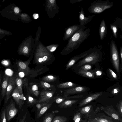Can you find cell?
Instances as JSON below:
<instances>
[{
	"mask_svg": "<svg viewBox=\"0 0 122 122\" xmlns=\"http://www.w3.org/2000/svg\"><path fill=\"white\" fill-rule=\"evenodd\" d=\"M79 29V25L78 24H75L66 28L64 34L63 40L64 41L68 40Z\"/></svg>",
	"mask_w": 122,
	"mask_h": 122,
	"instance_id": "obj_9",
	"label": "cell"
},
{
	"mask_svg": "<svg viewBox=\"0 0 122 122\" xmlns=\"http://www.w3.org/2000/svg\"><path fill=\"white\" fill-rule=\"evenodd\" d=\"M1 63L2 64L5 66H8L10 65V61L7 60H3L1 62Z\"/></svg>",
	"mask_w": 122,
	"mask_h": 122,
	"instance_id": "obj_38",
	"label": "cell"
},
{
	"mask_svg": "<svg viewBox=\"0 0 122 122\" xmlns=\"http://www.w3.org/2000/svg\"><path fill=\"white\" fill-rule=\"evenodd\" d=\"M88 88L85 86H78L70 88L65 90L63 97H67L73 94L84 92Z\"/></svg>",
	"mask_w": 122,
	"mask_h": 122,
	"instance_id": "obj_11",
	"label": "cell"
},
{
	"mask_svg": "<svg viewBox=\"0 0 122 122\" xmlns=\"http://www.w3.org/2000/svg\"><path fill=\"white\" fill-rule=\"evenodd\" d=\"M77 73L81 76L86 78H92L95 77V72L93 71H85L79 69Z\"/></svg>",
	"mask_w": 122,
	"mask_h": 122,
	"instance_id": "obj_19",
	"label": "cell"
},
{
	"mask_svg": "<svg viewBox=\"0 0 122 122\" xmlns=\"http://www.w3.org/2000/svg\"><path fill=\"white\" fill-rule=\"evenodd\" d=\"M102 94V92H99L88 96L80 102L79 104V107H82L89 103L92 101L97 98Z\"/></svg>",
	"mask_w": 122,
	"mask_h": 122,
	"instance_id": "obj_13",
	"label": "cell"
},
{
	"mask_svg": "<svg viewBox=\"0 0 122 122\" xmlns=\"http://www.w3.org/2000/svg\"><path fill=\"white\" fill-rule=\"evenodd\" d=\"M120 55L121 63V70L122 71V46L121 47L120 49Z\"/></svg>",
	"mask_w": 122,
	"mask_h": 122,
	"instance_id": "obj_44",
	"label": "cell"
},
{
	"mask_svg": "<svg viewBox=\"0 0 122 122\" xmlns=\"http://www.w3.org/2000/svg\"><path fill=\"white\" fill-rule=\"evenodd\" d=\"M55 116V114L54 113H51L48 114L45 117L42 122H51Z\"/></svg>",
	"mask_w": 122,
	"mask_h": 122,
	"instance_id": "obj_31",
	"label": "cell"
},
{
	"mask_svg": "<svg viewBox=\"0 0 122 122\" xmlns=\"http://www.w3.org/2000/svg\"><path fill=\"white\" fill-rule=\"evenodd\" d=\"M109 70L112 76L114 78L116 79L117 76L116 74L111 69H109Z\"/></svg>",
	"mask_w": 122,
	"mask_h": 122,
	"instance_id": "obj_41",
	"label": "cell"
},
{
	"mask_svg": "<svg viewBox=\"0 0 122 122\" xmlns=\"http://www.w3.org/2000/svg\"><path fill=\"white\" fill-rule=\"evenodd\" d=\"M90 30L89 28L85 30L80 28L78 31L69 39L66 45L60 53L62 55H66L78 49L80 45L89 36Z\"/></svg>",
	"mask_w": 122,
	"mask_h": 122,
	"instance_id": "obj_1",
	"label": "cell"
},
{
	"mask_svg": "<svg viewBox=\"0 0 122 122\" xmlns=\"http://www.w3.org/2000/svg\"><path fill=\"white\" fill-rule=\"evenodd\" d=\"M20 92L16 86L12 93V96L15 102L18 105L20 103Z\"/></svg>",
	"mask_w": 122,
	"mask_h": 122,
	"instance_id": "obj_23",
	"label": "cell"
},
{
	"mask_svg": "<svg viewBox=\"0 0 122 122\" xmlns=\"http://www.w3.org/2000/svg\"><path fill=\"white\" fill-rule=\"evenodd\" d=\"M113 5V2L107 1L96 0L91 3L88 11L91 13H99L111 8Z\"/></svg>",
	"mask_w": 122,
	"mask_h": 122,
	"instance_id": "obj_3",
	"label": "cell"
},
{
	"mask_svg": "<svg viewBox=\"0 0 122 122\" xmlns=\"http://www.w3.org/2000/svg\"><path fill=\"white\" fill-rule=\"evenodd\" d=\"M83 97L82 95H76L71 96L62 97L57 96L54 97L56 102L60 104L63 102L69 99L74 98H80Z\"/></svg>",
	"mask_w": 122,
	"mask_h": 122,
	"instance_id": "obj_17",
	"label": "cell"
},
{
	"mask_svg": "<svg viewBox=\"0 0 122 122\" xmlns=\"http://www.w3.org/2000/svg\"><path fill=\"white\" fill-rule=\"evenodd\" d=\"M7 120L6 117L5 109L2 110L0 118V122H7Z\"/></svg>",
	"mask_w": 122,
	"mask_h": 122,
	"instance_id": "obj_34",
	"label": "cell"
},
{
	"mask_svg": "<svg viewBox=\"0 0 122 122\" xmlns=\"http://www.w3.org/2000/svg\"><path fill=\"white\" fill-rule=\"evenodd\" d=\"M92 68V66L90 64H86L81 66L79 69L85 71H90Z\"/></svg>",
	"mask_w": 122,
	"mask_h": 122,
	"instance_id": "obj_35",
	"label": "cell"
},
{
	"mask_svg": "<svg viewBox=\"0 0 122 122\" xmlns=\"http://www.w3.org/2000/svg\"><path fill=\"white\" fill-rule=\"evenodd\" d=\"M83 0H71L70 1V2L71 4H74L76 3H78L80 2Z\"/></svg>",
	"mask_w": 122,
	"mask_h": 122,
	"instance_id": "obj_43",
	"label": "cell"
},
{
	"mask_svg": "<svg viewBox=\"0 0 122 122\" xmlns=\"http://www.w3.org/2000/svg\"><path fill=\"white\" fill-rule=\"evenodd\" d=\"M18 76L20 78H22L24 77L27 74L25 72L23 71H20L19 72Z\"/></svg>",
	"mask_w": 122,
	"mask_h": 122,
	"instance_id": "obj_39",
	"label": "cell"
},
{
	"mask_svg": "<svg viewBox=\"0 0 122 122\" xmlns=\"http://www.w3.org/2000/svg\"><path fill=\"white\" fill-rule=\"evenodd\" d=\"M29 62L27 61L23 62L20 61H18L17 64L18 71H24L28 74V73L30 72L28 66Z\"/></svg>",
	"mask_w": 122,
	"mask_h": 122,
	"instance_id": "obj_15",
	"label": "cell"
},
{
	"mask_svg": "<svg viewBox=\"0 0 122 122\" xmlns=\"http://www.w3.org/2000/svg\"><path fill=\"white\" fill-rule=\"evenodd\" d=\"M50 103V101H49L36 104V106L37 111H39L43 107Z\"/></svg>",
	"mask_w": 122,
	"mask_h": 122,
	"instance_id": "obj_32",
	"label": "cell"
},
{
	"mask_svg": "<svg viewBox=\"0 0 122 122\" xmlns=\"http://www.w3.org/2000/svg\"><path fill=\"white\" fill-rule=\"evenodd\" d=\"M24 83V81L21 78L17 75L16 78V86L18 89L20 94H23L22 86Z\"/></svg>",
	"mask_w": 122,
	"mask_h": 122,
	"instance_id": "obj_26",
	"label": "cell"
},
{
	"mask_svg": "<svg viewBox=\"0 0 122 122\" xmlns=\"http://www.w3.org/2000/svg\"><path fill=\"white\" fill-rule=\"evenodd\" d=\"M112 30L114 37L117 38V28L114 25H111L110 26Z\"/></svg>",
	"mask_w": 122,
	"mask_h": 122,
	"instance_id": "obj_36",
	"label": "cell"
},
{
	"mask_svg": "<svg viewBox=\"0 0 122 122\" xmlns=\"http://www.w3.org/2000/svg\"><path fill=\"white\" fill-rule=\"evenodd\" d=\"M112 60L113 65L117 72H119V61L117 47L115 41L112 40L110 44Z\"/></svg>",
	"mask_w": 122,
	"mask_h": 122,
	"instance_id": "obj_4",
	"label": "cell"
},
{
	"mask_svg": "<svg viewBox=\"0 0 122 122\" xmlns=\"http://www.w3.org/2000/svg\"><path fill=\"white\" fill-rule=\"evenodd\" d=\"M77 100H65L59 104L61 108H66L71 107L72 105L77 102Z\"/></svg>",
	"mask_w": 122,
	"mask_h": 122,
	"instance_id": "obj_20",
	"label": "cell"
},
{
	"mask_svg": "<svg viewBox=\"0 0 122 122\" xmlns=\"http://www.w3.org/2000/svg\"><path fill=\"white\" fill-rule=\"evenodd\" d=\"M10 78V77L5 74L4 76L0 87V89H1V95L3 99L5 96Z\"/></svg>",
	"mask_w": 122,
	"mask_h": 122,
	"instance_id": "obj_14",
	"label": "cell"
},
{
	"mask_svg": "<svg viewBox=\"0 0 122 122\" xmlns=\"http://www.w3.org/2000/svg\"><path fill=\"white\" fill-rule=\"evenodd\" d=\"M89 52V50H88L80 54L77 55L73 57L66 65L65 70H68L71 68L78 61L87 56Z\"/></svg>",
	"mask_w": 122,
	"mask_h": 122,
	"instance_id": "obj_12",
	"label": "cell"
},
{
	"mask_svg": "<svg viewBox=\"0 0 122 122\" xmlns=\"http://www.w3.org/2000/svg\"><path fill=\"white\" fill-rule=\"evenodd\" d=\"M27 113H26L23 116V118L21 120L20 122H25V120L26 117Z\"/></svg>",
	"mask_w": 122,
	"mask_h": 122,
	"instance_id": "obj_47",
	"label": "cell"
},
{
	"mask_svg": "<svg viewBox=\"0 0 122 122\" xmlns=\"http://www.w3.org/2000/svg\"><path fill=\"white\" fill-rule=\"evenodd\" d=\"M118 91L117 90V89H115L113 90V93H116L118 92Z\"/></svg>",
	"mask_w": 122,
	"mask_h": 122,
	"instance_id": "obj_49",
	"label": "cell"
},
{
	"mask_svg": "<svg viewBox=\"0 0 122 122\" xmlns=\"http://www.w3.org/2000/svg\"><path fill=\"white\" fill-rule=\"evenodd\" d=\"M52 103H50L42 107L38 111L37 117V118H40L51 106Z\"/></svg>",
	"mask_w": 122,
	"mask_h": 122,
	"instance_id": "obj_25",
	"label": "cell"
},
{
	"mask_svg": "<svg viewBox=\"0 0 122 122\" xmlns=\"http://www.w3.org/2000/svg\"><path fill=\"white\" fill-rule=\"evenodd\" d=\"M102 109L109 117L119 122H122V116L115 110L113 107L110 106L105 107H102Z\"/></svg>",
	"mask_w": 122,
	"mask_h": 122,
	"instance_id": "obj_6",
	"label": "cell"
},
{
	"mask_svg": "<svg viewBox=\"0 0 122 122\" xmlns=\"http://www.w3.org/2000/svg\"><path fill=\"white\" fill-rule=\"evenodd\" d=\"M16 76H13L10 77L9 81L7 86L5 94L4 103H7L10 98L11 94L16 87Z\"/></svg>",
	"mask_w": 122,
	"mask_h": 122,
	"instance_id": "obj_8",
	"label": "cell"
},
{
	"mask_svg": "<svg viewBox=\"0 0 122 122\" xmlns=\"http://www.w3.org/2000/svg\"><path fill=\"white\" fill-rule=\"evenodd\" d=\"M102 71L99 70L97 71L96 73V75L98 76H101L102 75Z\"/></svg>",
	"mask_w": 122,
	"mask_h": 122,
	"instance_id": "obj_46",
	"label": "cell"
},
{
	"mask_svg": "<svg viewBox=\"0 0 122 122\" xmlns=\"http://www.w3.org/2000/svg\"><path fill=\"white\" fill-rule=\"evenodd\" d=\"M33 16L35 19H36L38 18V14H34L33 15Z\"/></svg>",
	"mask_w": 122,
	"mask_h": 122,
	"instance_id": "obj_48",
	"label": "cell"
},
{
	"mask_svg": "<svg viewBox=\"0 0 122 122\" xmlns=\"http://www.w3.org/2000/svg\"><path fill=\"white\" fill-rule=\"evenodd\" d=\"M39 86L44 90L54 91L55 86L51 85L47 82L41 81L39 84Z\"/></svg>",
	"mask_w": 122,
	"mask_h": 122,
	"instance_id": "obj_22",
	"label": "cell"
},
{
	"mask_svg": "<svg viewBox=\"0 0 122 122\" xmlns=\"http://www.w3.org/2000/svg\"><path fill=\"white\" fill-rule=\"evenodd\" d=\"M76 85V84L71 82H67L59 84L57 87L60 88L65 89L68 88H72L75 87Z\"/></svg>",
	"mask_w": 122,
	"mask_h": 122,
	"instance_id": "obj_24",
	"label": "cell"
},
{
	"mask_svg": "<svg viewBox=\"0 0 122 122\" xmlns=\"http://www.w3.org/2000/svg\"><path fill=\"white\" fill-rule=\"evenodd\" d=\"M14 12L16 13H18L19 11V8L17 7H15L14 9Z\"/></svg>",
	"mask_w": 122,
	"mask_h": 122,
	"instance_id": "obj_45",
	"label": "cell"
},
{
	"mask_svg": "<svg viewBox=\"0 0 122 122\" xmlns=\"http://www.w3.org/2000/svg\"><path fill=\"white\" fill-rule=\"evenodd\" d=\"M79 13V21L80 23V28H81L84 30L86 28L85 25L91 21L95 15H88L87 17H85L84 15V9L82 7H81V10Z\"/></svg>",
	"mask_w": 122,
	"mask_h": 122,
	"instance_id": "obj_7",
	"label": "cell"
},
{
	"mask_svg": "<svg viewBox=\"0 0 122 122\" xmlns=\"http://www.w3.org/2000/svg\"><path fill=\"white\" fill-rule=\"evenodd\" d=\"M89 50L88 54L77 63V66H81L86 64H94L99 61L100 54L95 46Z\"/></svg>",
	"mask_w": 122,
	"mask_h": 122,
	"instance_id": "obj_2",
	"label": "cell"
},
{
	"mask_svg": "<svg viewBox=\"0 0 122 122\" xmlns=\"http://www.w3.org/2000/svg\"><path fill=\"white\" fill-rule=\"evenodd\" d=\"M92 107V105H89L82 107L80 109L79 112L82 114H89Z\"/></svg>",
	"mask_w": 122,
	"mask_h": 122,
	"instance_id": "obj_30",
	"label": "cell"
},
{
	"mask_svg": "<svg viewBox=\"0 0 122 122\" xmlns=\"http://www.w3.org/2000/svg\"><path fill=\"white\" fill-rule=\"evenodd\" d=\"M55 93V91L44 90L40 93V97L38 101V103L50 101L53 98Z\"/></svg>",
	"mask_w": 122,
	"mask_h": 122,
	"instance_id": "obj_10",
	"label": "cell"
},
{
	"mask_svg": "<svg viewBox=\"0 0 122 122\" xmlns=\"http://www.w3.org/2000/svg\"><path fill=\"white\" fill-rule=\"evenodd\" d=\"M118 109L119 113L122 116V101L120 102L118 106Z\"/></svg>",
	"mask_w": 122,
	"mask_h": 122,
	"instance_id": "obj_40",
	"label": "cell"
},
{
	"mask_svg": "<svg viewBox=\"0 0 122 122\" xmlns=\"http://www.w3.org/2000/svg\"><path fill=\"white\" fill-rule=\"evenodd\" d=\"M73 119L74 122H80L82 120L81 114L79 112L76 113L74 115Z\"/></svg>",
	"mask_w": 122,
	"mask_h": 122,
	"instance_id": "obj_33",
	"label": "cell"
},
{
	"mask_svg": "<svg viewBox=\"0 0 122 122\" xmlns=\"http://www.w3.org/2000/svg\"><path fill=\"white\" fill-rule=\"evenodd\" d=\"M5 109L6 120L8 121L14 117L18 111L15 107V102L11 99L10 103Z\"/></svg>",
	"mask_w": 122,
	"mask_h": 122,
	"instance_id": "obj_5",
	"label": "cell"
},
{
	"mask_svg": "<svg viewBox=\"0 0 122 122\" xmlns=\"http://www.w3.org/2000/svg\"><path fill=\"white\" fill-rule=\"evenodd\" d=\"M28 90L30 93L33 96L38 97L40 94V92L38 90V87L36 84L30 85Z\"/></svg>",
	"mask_w": 122,
	"mask_h": 122,
	"instance_id": "obj_21",
	"label": "cell"
},
{
	"mask_svg": "<svg viewBox=\"0 0 122 122\" xmlns=\"http://www.w3.org/2000/svg\"><path fill=\"white\" fill-rule=\"evenodd\" d=\"M26 97L27 103L29 106L33 105L38 103V100L33 98L29 94H27L26 96Z\"/></svg>",
	"mask_w": 122,
	"mask_h": 122,
	"instance_id": "obj_27",
	"label": "cell"
},
{
	"mask_svg": "<svg viewBox=\"0 0 122 122\" xmlns=\"http://www.w3.org/2000/svg\"><path fill=\"white\" fill-rule=\"evenodd\" d=\"M29 51V49L26 46H24L23 49V52L25 54H27Z\"/></svg>",
	"mask_w": 122,
	"mask_h": 122,
	"instance_id": "obj_42",
	"label": "cell"
},
{
	"mask_svg": "<svg viewBox=\"0 0 122 122\" xmlns=\"http://www.w3.org/2000/svg\"><path fill=\"white\" fill-rule=\"evenodd\" d=\"M59 46V45L58 44L51 46L49 47V49L50 51L51 52L54 51Z\"/></svg>",
	"mask_w": 122,
	"mask_h": 122,
	"instance_id": "obj_37",
	"label": "cell"
},
{
	"mask_svg": "<svg viewBox=\"0 0 122 122\" xmlns=\"http://www.w3.org/2000/svg\"><path fill=\"white\" fill-rule=\"evenodd\" d=\"M112 118L107 116H104L102 117H97L88 120V122H119L115 120Z\"/></svg>",
	"mask_w": 122,
	"mask_h": 122,
	"instance_id": "obj_16",
	"label": "cell"
},
{
	"mask_svg": "<svg viewBox=\"0 0 122 122\" xmlns=\"http://www.w3.org/2000/svg\"><path fill=\"white\" fill-rule=\"evenodd\" d=\"M57 77L52 75H47L43 77L42 81L46 82H53L56 80Z\"/></svg>",
	"mask_w": 122,
	"mask_h": 122,
	"instance_id": "obj_28",
	"label": "cell"
},
{
	"mask_svg": "<svg viewBox=\"0 0 122 122\" xmlns=\"http://www.w3.org/2000/svg\"><path fill=\"white\" fill-rule=\"evenodd\" d=\"M107 29L105 21L103 20L99 26V32L101 40H102L105 37L107 33Z\"/></svg>",
	"mask_w": 122,
	"mask_h": 122,
	"instance_id": "obj_18",
	"label": "cell"
},
{
	"mask_svg": "<svg viewBox=\"0 0 122 122\" xmlns=\"http://www.w3.org/2000/svg\"><path fill=\"white\" fill-rule=\"evenodd\" d=\"M80 122H87V120L86 119L82 120Z\"/></svg>",
	"mask_w": 122,
	"mask_h": 122,
	"instance_id": "obj_51",
	"label": "cell"
},
{
	"mask_svg": "<svg viewBox=\"0 0 122 122\" xmlns=\"http://www.w3.org/2000/svg\"><path fill=\"white\" fill-rule=\"evenodd\" d=\"M2 78L1 76V75L0 74V87L1 86V81H2Z\"/></svg>",
	"mask_w": 122,
	"mask_h": 122,
	"instance_id": "obj_50",
	"label": "cell"
},
{
	"mask_svg": "<svg viewBox=\"0 0 122 122\" xmlns=\"http://www.w3.org/2000/svg\"><path fill=\"white\" fill-rule=\"evenodd\" d=\"M67 120L64 116H57L54 117L51 122H66Z\"/></svg>",
	"mask_w": 122,
	"mask_h": 122,
	"instance_id": "obj_29",
	"label": "cell"
}]
</instances>
